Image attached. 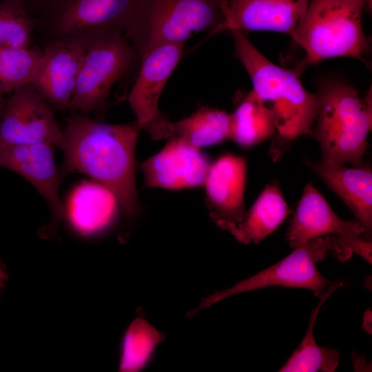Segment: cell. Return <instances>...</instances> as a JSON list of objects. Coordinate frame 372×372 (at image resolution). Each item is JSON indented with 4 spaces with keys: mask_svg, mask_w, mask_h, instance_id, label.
<instances>
[{
    "mask_svg": "<svg viewBox=\"0 0 372 372\" xmlns=\"http://www.w3.org/2000/svg\"><path fill=\"white\" fill-rule=\"evenodd\" d=\"M335 234L364 238V229L356 219L339 218L323 196L308 183L287 230L290 247L295 248L312 239Z\"/></svg>",
    "mask_w": 372,
    "mask_h": 372,
    "instance_id": "cell-16",
    "label": "cell"
},
{
    "mask_svg": "<svg viewBox=\"0 0 372 372\" xmlns=\"http://www.w3.org/2000/svg\"><path fill=\"white\" fill-rule=\"evenodd\" d=\"M275 133L271 109L251 90L231 114L229 138L240 146L248 148L270 138Z\"/></svg>",
    "mask_w": 372,
    "mask_h": 372,
    "instance_id": "cell-20",
    "label": "cell"
},
{
    "mask_svg": "<svg viewBox=\"0 0 372 372\" xmlns=\"http://www.w3.org/2000/svg\"><path fill=\"white\" fill-rule=\"evenodd\" d=\"M328 252L325 236L309 240L293 248L287 256L267 269L204 298L197 309L189 314L193 316L199 310L230 296L269 287L303 288L311 291L320 298L327 293L343 286V281L332 282L327 279L316 267Z\"/></svg>",
    "mask_w": 372,
    "mask_h": 372,
    "instance_id": "cell-7",
    "label": "cell"
},
{
    "mask_svg": "<svg viewBox=\"0 0 372 372\" xmlns=\"http://www.w3.org/2000/svg\"><path fill=\"white\" fill-rule=\"evenodd\" d=\"M136 58L124 34H112L88 45L69 110L85 114L100 107L114 83L131 69Z\"/></svg>",
    "mask_w": 372,
    "mask_h": 372,
    "instance_id": "cell-8",
    "label": "cell"
},
{
    "mask_svg": "<svg viewBox=\"0 0 372 372\" xmlns=\"http://www.w3.org/2000/svg\"><path fill=\"white\" fill-rule=\"evenodd\" d=\"M140 130L136 122L108 124L76 112L68 118L58 146L63 153L65 174L90 177L111 192L132 218L139 211L135 149Z\"/></svg>",
    "mask_w": 372,
    "mask_h": 372,
    "instance_id": "cell-1",
    "label": "cell"
},
{
    "mask_svg": "<svg viewBox=\"0 0 372 372\" xmlns=\"http://www.w3.org/2000/svg\"><path fill=\"white\" fill-rule=\"evenodd\" d=\"M230 32L235 55L250 77L252 90L273 112L276 136L269 153L276 161L296 138L311 135L318 112L317 94L306 90L293 70L267 59L243 31Z\"/></svg>",
    "mask_w": 372,
    "mask_h": 372,
    "instance_id": "cell-2",
    "label": "cell"
},
{
    "mask_svg": "<svg viewBox=\"0 0 372 372\" xmlns=\"http://www.w3.org/2000/svg\"><path fill=\"white\" fill-rule=\"evenodd\" d=\"M183 44H161L140 58L141 64L128 95V101L141 130L160 140L174 133L173 125L158 107L163 90L183 54Z\"/></svg>",
    "mask_w": 372,
    "mask_h": 372,
    "instance_id": "cell-9",
    "label": "cell"
},
{
    "mask_svg": "<svg viewBox=\"0 0 372 372\" xmlns=\"http://www.w3.org/2000/svg\"><path fill=\"white\" fill-rule=\"evenodd\" d=\"M139 0H48L37 19L50 39L90 44L102 38L125 34Z\"/></svg>",
    "mask_w": 372,
    "mask_h": 372,
    "instance_id": "cell-6",
    "label": "cell"
},
{
    "mask_svg": "<svg viewBox=\"0 0 372 372\" xmlns=\"http://www.w3.org/2000/svg\"><path fill=\"white\" fill-rule=\"evenodd\" d=\"M158 153L140 164L145 186L179 189L204 186L211 163L200 149L175 134Z\"/></svg>",
    "mask_w": 372,
    "mask_h": 372,
    "instance_id": "cell-11",
    "label": "cell"
},
{
    "mask_svg": "<svg viewBox=\"0 0 372 372\" xmlns=\"http://www.w3.org/2000/svg\"><path fill=\"white\" fill-rule=\"evenodd\" d=\"M222 20L220 0H139L124 34L140 58L158 45H184Z\"/></svg>",
    "mask_w": 372,
    "mask_h": 372,
    "instance_id": "cell-5",
    "label": "cell"
},
{
    "mask_svg": "<svg viewBox=\"0 0 372 372\" xmlns=\"http://www.w3.org/2000/svg\"><path fill=\"white\" fill-rule=\"evenodd\" d=\"M335 291H331L320 298L313 309L309 327L300 344L278 370L280 372H333L340 362V353L335 349L317 344L313 328L323 303Z\"/></svg>",
    "mask_w": 372,
    "mask_h": 372,
    "instance_id": "cell-22",
    "label": "cell"
},
{
    "mask_svg": "<svg viewBox=\"0 0 372 372\" xmlns=\"http://www.w3.org/2000/svg\"><path fill=\"white\" fill-rule=\"evenodd\" d=\"M231 114L202 107L190 116L172 123L174 134L201 149L222 143L230 136Z\"/></svg>",
    "mask_w": 372,
    "mask_h": 372,
    "instance_id": "cell-21",
    "label": "cell"
},
{
    "mask_svg": "<svg viewBox=\"0 0 372 372\" xmlns=\"http://www.w3.org/2000/svg\"><path fill=\"white\" fill-rule=\"evenodd\" d=\"M304 163L351 209L364 229V238L371 241V169L365 166L327 165L309 160H304Z\"/></svg>",
    "mask_w": 372,
    "mask_h": 372,
    "instance_id": "cell-17",
    "label": "cell"
},
{
    "mask_svg": "<svg viewBox=\"0 0 372 372\" xmlns=\"http://www.w3.org/2000/svg\"><path fill=\"white\" fill-rule=\"evenodd\" d=\"M48 0H23L30 14L38 15L41 9ZM36 17V18H37Z\"/></svg>",
    "mask_w": 372,
    "mask_h": 372,
    "instance_id": "cell-26",
    "label": "cell"
},
{
    "mask_svg": "<svg viewBox=\"0 0 372 372\" xmlns=\"http://www.w3.org/2000/svg\"><path fill=\"white\" fill-rule=\"evenodd\" d=\"M68 203L65 214L72 227L83 236L104 231L116 217V198L97 183H86L77 187Z\"/></svg>",
    "mask_w": 372,
    "mask_h": 372,
    "instance_id": "cell-18",
    "label": "cell"
},
{
    "mask_svg": "<svg viewBox=\"0 0 372 372\" xmlns=\"http://www.w3.org/2000/svg\"><path fill=\"white\" fill-rule=\"evenodd\" d=\"M246 174L245 159L227 154L211 164L204 185L211 218L229 232L247 214L244 203Z\"/></svg>",
    "mask_w": 372,
    "mask_h": 372,
    "instance_id": "cell-14",
    "label": "cell"
},
{
    "mask_svg": "<svg viewBox=\"0 0 372 372\" xmlns=\"http://www.w3.org/2000/svg\"><path fill=\"white\" fill-rule=\"evenodd\" d=\"M164 334L138 315L125 331L121 344L118 369L122 372H138L151 360Z\"/></svg>",
    "mask_w": 372,
    "mask_h": 372,
    "instance_id": "cell-23",
    "label": "cell"
},
{
    "mask_svg": "<svg viewBox=\"0 0 372 372\" xmlns=\"http://www.w3.org/2000/svg\"><path fill=\"white\" fill-rule=\"evenodd\" d=\"M88 45L59 40L43 50L31 84L53 108H70L78 74Z\"/></svg>",
    "mask_w": 372,
    "mask_h": 372,
    "instance_id": "cell-12",
    "label": "cell"
},
{
    "mask_svg": "<svg viewBox=\"0 0 372 372\" xmlns=\"http://www.w3.org/2000/svg\"><path fill=\"white\" fill-rule=\"evenodd\" d=\"M5 103H6V98L4 97V96H2L0 94V121H1L2 114L3 112Z\"/></svg>",
    "mask_w": 372,
    "mask_h": 372,
    "instance_id": "cell-28",
    "label": "cell"
},
{
    "mask_svg": "<svg viewBox=\"0 0 372 372\" xmlns=\"http://www.w3.org/2000/svg\"><path fill=\"white\" fill-rule=\"evenodd\" d=\"M366 1H367V3H368L369 1L371 2V0H366Z\"/></svg>",
    "mask_w": 372,
    "mask_h": 372,
    "instance_id": "cell-29",
    "label": "cell"
},
{
    "mask_svg": "<svg viewBox=\"0 0 372 372\" xmlns=\"http://www.w3.org/2000/svg\"><path fill=\"white\" fill-rule=\"evenodd\" d=\"M310 0H220L221 23L212 30H268L292 34Z\"/></svg>",
    "mask_w": 372,
    "mask_h": 372,
    "instance_id": "cell-13",
    "label": "cell"
},
{
    "mask_svg": "<svg viewBox=\"0 0 372 372\" xmlns=\"http://www.w3.org/2000/svg\"><path fill=\"white\" fill-rule=\"evenodd\" d=\"M37 25L23 0H0V48L32 46Z\"/></svg>",
    "mask_w": 372,
    "mask_h": 372,
    "instance_id": "cell-25",
    "label": "cell"
},
{
    "mask_svg": "<svg viewBox=\"0 0 372 372\" xmlns=\"http://www.w3.org/2000/svg\"><path fill=\"white\" fill-rule=\"evenodd\" d=\"M366 0H310L291 37L305 52L293 70L300 76L324 60L347 56L362 61L370 44L362 17Z\"/></svg>",
    "mask_w": 372,
    "mask_h": 372,
    "instance_id": "cell-4",
    "label": "cell"
},
{
    "mask_svg": "<svg viewBox=\"0 0 372 372\" xmlns=\"http://www.w3.org/2000/svg\"><path fill=\"white\" fill-rule=\"evenodd\" d=\"M288 214L281 190L276 184H269L247 211L245 219L230 233L242 243H258L272 234Z\"/></svg>",
    "mask_w": 372,
    "mask_h": 372,
    "instance_id": "cell-19",
    "label": "cell"
},
{
    "mask_svg": "<svg viewBox=\"0 0 372 372\" xmlns=\"http://www.w3.org/2000/svg\"><path fill=\"white\" fill-rule=\"evenodd\" d=\"M61 136L53 108L31 83L6 98L0 121V143H48L58 147Z\"/></svg>",
    "mask_w": 372,
    "mask_h": 372,
    "instance_id": "cell-10",
    "label": "cell"
},
{
    "mask_svg": "<svg viewBox=\"0 0 372 372\" xmlns=\"http://www.w3.org/2000/svg\"><path fill=\"white\" fill-rule=\"evenodd\" d=\"M51 143H0V167L13 171L26 180L44 197L54 218L65 216V208L59 196L60 176Z\"/></svg>",
    "mask_w": 372,
    "mask_h": 372,
    "instance_id": "cell-15",
    "label": "cell"
},
{
    "mask_svg": "<svg viewBox=\"0 0 372 372\" xmlns=\"http://www.w3.org/2000/svg\"><path fill=\"white\" fill-rule=\"evenodd\" d=\"M7 279V274L4 269V266L2 264L0 260V294L2 291L3 287H4V282Z\"/></svg>",
    "mask_w": 372,
    "mask_h": 372,
    "instance_id": "cell-27",
    "label": "cell"
},
{
    "mask_svg": "<svg viewBox=\"0 0 372 372\" xmlns=\"http://www.w3.org/2000/svg\"><path fill=\"white\" fill-rule=\"evenodd\" d=\"M43 50L27 48H0V94L11 93L31 83Z\"/></svg>",
    "mask_w": 372,
    "mask_h": 372,
    "instance_id": "cell-24",
    "label": "cell"
},
{
    "mask_svg": "<svg viewBox=\"0 0 372 372\" xmlns=\"http://www.w3.org/2000/svg\"><path fill=\"white\" fill-rule=\"evenodd\" d=\"M316 94L318 112L311 135L320 144L321 163L364 166L366 137L371 129V91L362 97L352 86L331 81Z\"/></svg>",
    "mask_w": 372,
    "mask_h": 372,
    "instance_id": "cell-3",
    "label": "cell"
}]
</instances>
